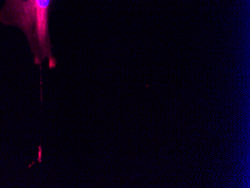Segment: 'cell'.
<instances>
[{"instance_id": "1", "label": "cell", "mask_w": 250, "mask_h": 188, "mask_svg": "<svg viewBox=\"0 0 250 188\" xmlns=\"http://www.w3.org/2000/svg\"><path fill=\"white\" fill-rule=\"evenodd\" d=\"M52 0H4L0 9V23L17 27L26 37L36 64L46 60L54 68L49 16Z\"/></svg>"}]
</instances>
